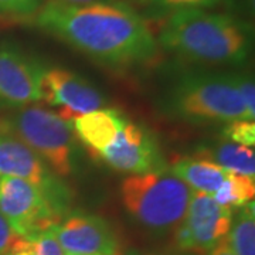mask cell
<instances>
[{
    "mask_svg": "<svg viewBox=\"0 0 255 255\" xmlns=\"http://www.w3.org/2000/svg\"><path fill=\"white\" fill-rule=\"evenodd\" d=\"M33 17L44 33L112 67L149 63L159 50L147 21L118 0L88 4L47 0Z\"/></svg>",
    "mask_w": 255,
    "mask_h": 255,
    "instance_id": "6da1fadb",
    "label": "cell"
},
{
    "mask_svg": "<svg viewBox=\"0 0 255 255\" xmlns=\"http://www.w3.org/2000/svg\"><path fill=\"white\" fill-rule=\"evenodd\" d=\"M157 44L191 63L241 65L254 47V28L227 13L210 9L170 13L157 37Z\"/></svg>",
    "mask_w": 255,
    "mask_h": 255,
    "instance_id": "7a4b0ae2",
    "label": "cell"
},
{
    "mask_svg": "<svg viewBox=\"0 0 255 255\" xmlns=\"http://www.w3.org/2000/svg\"><path fill=\"white\" fill-rule=\"evenodd\" d=\"M167 111L190 124L253 119L238 90L237 73H190L180 77L166 101Z\"/></svg>",
    "mask_w": 255,
    "mask_h": 255,
    "instance_id": "3957f363",
    "label": "cell"
},
{
    "mask_svg": "<svg viewBox=\"0 0 255 255\" xmlns=\"http://www.w3.org/2000/svg\"><path fill=\"white\" fill-rule=\"evenodd\" d=\"M191 193L190 187L167 169L129 174L119 189L128 216L153 234H167L177 228Z\"/></svg>",
    "mask_w": 255,
    "mask_h": 255,
    "instance_id": "277c9868",
    "label": "cell"
},
{
    "mask_svg": "<svg viewBox=\"0 0 255 255\" xmlns=\"http://www.w3.org/2000/svg\"><path fill=\"white\" fill-rule=\"evenodd\" d=\"M10 132L36 152L60 177H67L75 169V133L71 122L57 112L24 107L4 121Z\"/></svg>",
    "mask_w": 255,
    "mask_h": 255,
    "instance_id": "5b68a950",
    "label": "cell"
},
{
    "mask_svg": "<svg viewBox=\"0 0 255 255\" xmlns=\"http://www.w3.org/2000/svg\"><path fill=\"white\" fill-rule=\"evenodd\" d=\"M0 176L16 177L36 186L64 217L68 214L71 193L60 176L0 122Z\"/></svg>",
    "mask_w": 255,
    "mask_h": 255,
    "instance_id": "8992f818",
    "label": "cell"
},
{
    "mask_svg": "<svg viewBox=\"0 0 255 255\" xmlns=\"http://www.w3.org/2000/svg\"><path fill=\"white\" fill-rule=\"evenodd\" d=\"M0 213L18 237L53 230L64 219L36 186L9 176H0Z\"/></svg>",
    "mask_w": 255,
    "mask_h": 255,
    "instance_id": "52a82bcc",
    "label": "cell"
},
{
    "mask_svg": "<svg viewBox=\"0 0 255 255\" xmlns=\"http://www.w3.org/2000/svg\"><path fill=\"white\" fill-rule=\"evenodd\" d=\"M234 211L219 204L210 194L193 191L174 241L180 253L207 254L228 236Z\"/></svg>",
    "mask_w": 255,
    "mask_h": 255,
    "instance_id": "ba28073f",
    "label": "cell"
},
{
    "mask_svg": "<svg viewBox=\"0 0 255 255\" xmlns=\"http://www.w3.org/2000/svg\"><path fill=\"white\" fill-rule=\"evenodd\" d=\"M41 101L57 110L65 121L104 108V94L87 78L61 67H44L40 81Z\"/></svg>",
    "mask_w": 255,
    "mask_h": 255,
    "instance_id": "9c48e42d",
    "label": "cell"
},
{
    "mask_svg": "<svg viewBox=\"0 0 255 255\" xmlns=\"http://www.w3.org/2000/svg\"><path fill=\"white\" fill-rule=\"evenodd\" d=\"M97 156L114 170L128 176L166 169L153 135L129 119L125 121L112 143Z\"/></svg>",
    "mask_w": 255,
    "mask_h": 255,
    "instance_id": "30bf717a",
    "label": "cell"
},
{
    "mask_svg": "<svg viewBox=\"0 0 255 255\" xmlns=\"http://www.w3.org/2000/svg\"><path fill=\"white\" fill-rule=\"evenodd\" d=\"M43 65L11 44H0V107L24 108L41 101Z\"/></svg>",
    "mask_w": 255,
    "mask_h": 255,
    "instance_id": "8fae6325",
    "label": "cell"
},
{
    "mask_svg": "<svg viewBox=\"0 0 255 255\" xmlns=\"http://www.w3.org/2000/svg\"><path fill=\"white\" fill-rule=\"evenodd\" d=\"M64 255H115L118 240L111 224L100 216L74 211L54 228Z\"/></svg>",
    "mask_w": 255,
    "mask_h": 255,
    "instance_id": "7c38bea8",
    "label": "cell"
},
{
    "mask_svg": "<svg viewBox=\"0 0 255 255\" xmlns=\"http://www.w3.org/2000/svg\"><path fill=\"white\" fill-rule=\"evenodd\" d=\"M127 119L118 110L100 108L74 118L71 125L75 136L97 156L112 143Z\"/></svg>",
    "mask_w": 255,
    "mask_h": 255,
    "instance_id": "4fadbf2b",
    "label": "cell"
},
{
    "mask_svg": "<svg viewBox=\"0 0 255 255\" xmlns=\"http://www.w3.org/2000/svg\"><path fill=\"white\" fill-rule=\"evenodd\" d=\"M170 172L193 191L214 194L227 179L228 170L204 156H184L173 162Z\"/></svg>",
    "mask_w": 255,
    "mask_h": 255,
    "instance_id": "5bb4252c",
    "label": "cell"
},
{
    "mask_svg": "<svg viewBox=\"0 0 255 255\" xmlns=\"http://www.w3.org/2000/svg\"><path fill=\"white\" fill-rule=\"evenodd\" d=\"M200 155L209 157L231 173L255 177L254 147L223 140L217 145L203 149Z\"/></svg>",
    "mask_w": 255,
    "mask_h": 255,
    "instance_id": "9a60e30c",
    "label": "cell"
},
{
    "mask_svg": "<svg viewBox=\"0 0 255 255\" xmlns=\"http://www.w3.org/2000/svg\"><path fill=\"white\" fill-rule=\"evenodd\" d=\"M228 246L236 255H255V204L250 201L233 216L227 236Z\"/></svg>",
    "mask_w": 255,
    "mask_h": 255,
    "instance_id": "2e32d148",
    "label": "cell"
},
{
    "mask_svg": "<svg viewBox=\"0 0 255 255\" xmlns=\"http://www.w3.org/2000/svg\"><path fill=\"white\" fill-rule=\"evenodd\" d=\"M255 177L238 173H228L227 179L220 186V189L211 197L219 204L230 210L244 207L250 201H254Z\"/></svg>",
    "mask_w": 255,
    "mask_h": 255,
    "instance_id": "e0dca14e",
    "label": "cell"
},
{
    "mask_svg": "<svg viewBox=\"0 0 255 255\" xmlns=\"http://www.w3.org/2000/svg\"><path fill=\"white\" fill-rule=\"evenodd\" d=\"M4 255H64L53 230L17 237Z\"/></svg>",
    "mask_w": 255,
    "mask_h": 255,
    "instance_id": "ac0fdd59",
    "label": "cell"
},
{
    "mask_svg": "<svg viewBox=\"0 0 255 255\" xmlns=\"http://www.w3.org/2000/svg\"><path fill=\"white\" fill-rule=\"evenodd\" d=\"M223 135L227 140L237 145L250 146L255 145V122L254 119H236L227 122Z\"/></svg>",
    "mask_w": 255,
    "mask_h": 255,
    "instance_id": "d6986e66",
    "label": "cell"
},
{
    "mask_svg": "<svg viewBox=\"0 0 255 255\" xmlns=\"http://www.w3.org/2000/svg\"><path fill=\"white\" fill-rule=\"evenodd\" d=\"M221 0H149L155 9L166 13H174L180 10L191 9H211L217 6Z\"/></svg>",
    "mask_w": 255,
    "mask_h": 255,
    "instance_id": "ffe728a7",
    "label": "cell"
},
{
    "mask_svg": "<svg viewBox=\"0 0 255 255\" xmlns=\"http://www.w3.org/2000/svg\"><path fill=\"white\" fill-rule=\"evenodd\" d=\"M43 3L44 0H0V13L17 17H31Z\"/></svg>",
    "mask_w": 255,
    "mask_h": 255,
    "instance_id": "44dd1931",
    "label": "cell"
},
{
    "mask_svg": "<svg viewBox=\"0 0 255 255\" xmlns=\"http://www.w3.org/2000/svg\"><path fill=\"white\" fill-rule=\"evenodd\" d=\"M238 80V90L243 97L244 105L247 111L250 114V117L254 119L255 117V87H254V78L250 74L237 73Z\"/></svg>",
    "mask_w": 255,
    "mask_h": 255,
    "instance_id": "7402d4cb",
    "label": "cell"
},
{
    "mask_svg": "<svg viewBox=\"0 0 255 255\" xmlns=\"http://www.w3.org/2000/svg\"><path fill=\"white\" fill-rule=\"evenodd\" d=\"M17 237V234L11 230L9 223L0 213V255H4L9 251Z\"/></svg>",
    "mask_w": 255,
    "mask_h": 255,
    "instance_id": "603a6c76",
    "label": "cell"
},
{
    "mask_svg": "<svg viewBox=\"0 0 255 255\" xmlns=\"http://www.w3.org/2000/svg\"><path fill=\"white\" fill-rule=\"evenodd\" d=\"M207 255H236V254H234V251L231 250V247L228 246L227 237H226L223 241H220L219 244L214 247L210 253H207Z\"/></svg>",
    "mask_w": 255,
    "mask_h": 255,
    "instance_id": "cb8c5ba5",
    "label": "cell"
},
{
    "mask_svg": "<svg viewBox=\"0 0 255 255\" xmlns=\"http://www.w3.org/2000/svg\"><path fill=\"white\" fill-rule=\"evenodd\" d=\"M184 253H180L179 250H159V251H147V253H136V251H130L128 255H183Z\"/></svg>",
    "mask_w": 255,
    "mask_h": 255,
    "instance_id": "d4e9b609",
    "label": "cell"
},
{
    "mask_svg": "<svg viewBox=\"0 0 255 255\" xmlns=\"http://www.w3.org/2000/svg\"><path fill=\"white\" fill-rule=\"evenodd\" d=\"M61 3H68V4H88V3H97V1H108V0H57Z\"/></svg>",
    "mask_w": 255,
    "mask_h": 255,
    "instance_id": "484cf974",
    "label": "cell"
},
{
    "mask_svg": "<svg viewBox=\"0 0 255 255\" xmlns=\"http://www.w3.org/2000/svg\"><path fill=\"white\" fill-rule=\"evenodd\" d=\"M140 1H145V3H147V1H149V0H140Z\"/></svg>",
    "mask_w": 255,
    "mask_h": 255,
    "instance_id": "4316f807",
    "label": "cell"
},
{
    "mask_svg": "<svg viewBox=\"0 0 255 255\" xmlns=\"http://www.w3.org/2000/svg\"><path fill=\"white\" fill-rule=\"evenodd\" d=\"M115 255H121V254H119V253H118V254H115Z\"/></svg>",
    "mask_w": 255,
    "mask_h": 255,
    "instance_id": "83f0119b",
    "label": "cell"
}]
</instances>
